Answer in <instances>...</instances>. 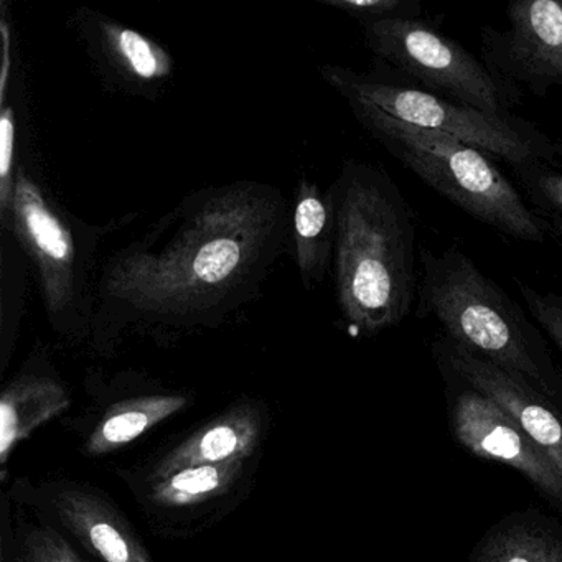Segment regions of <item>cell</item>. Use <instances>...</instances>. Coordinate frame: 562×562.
<instances>
[{
    "label": "cell",
    "mask_w": 562,
    "mask_h": 562,
    "mask_svg": "<svg viewBox=\"0 0 562 562\" xmlns=\"http://www.w3.org/2000/svg\"><path fill=\"white\" fill-rule=\"evenodd\" d=\"M291 248L279 187L236 180L193 190L101 261L88 351L114 358L127 338L170 348L220 330L265 294Z\"/></svg>",
    "instance_id": "cell-1"
},
{
    "label": "cell",
    "mask_w": 562,
    "mask_h": 562,
    "mask_svg": "<svg viewBox=\"0 0 562 562\" xmlns=\"http://www.w3.org/2000/svg\"><path fill=\"white\" fill-rule=\"evenodd\" d=\"M335 203V301L358 337L400 327L417 304V222L404 193L380 164L350 159L328 186Z\"/></svg>",
    "instance_id": "cell-2"
},
{
    "label": "cell",
    "mask_w": 562,
    "mask_h": 562,
    "mask_svg": "<svg viewBox=\"0 0 562 562\" xmlns=\"http://www.w3.org/2000/svg\"><path fill=\"white\" fill-rule=\"evenodd\" d=\"M417 315L442 337L538 391L562 413V371L531 315L467 252L420 248Z\"/></svg>",
    "instance_id": "cell-3"
},
{
    "label": "cell",
    "mask_w": 562,
    "mask_h": 562,
    "mask_svg": "<svg viewBox=\"0 0 562 562\" xmlns=\"http://www.w3.org/2000/svg\"><path fill=\"white\" fill-rule=\"evenodd\" d=\"M126 222H85L58 202L41 173L21 160L11 233L27 256L48 327L67 347L90 345L100 246Z\"/></svg>",
    "instance_id": "cell-4"
},
{
    "label": "cell",
    "mask_w": 562,
    "mask_h": 562,
    "mask_svg": "<svg viewBox=\"0 0 562 562\" xmlns=\"http://www.w3.org/2000/svg\"><path fill=\"white\" fill-rule=\"evenodd\" d=\"M355 121L393 159L465 215L515 241L541 245L548 226L488 154L437 131L348 101Z\"/></svg>",
    "instance_id": "cell-5"
},
{
    "label": "cell",
    "mask_w": 562,
    "mask_h": 562,
    "mask_svg": "<svg viewBox=\"0 0 562 562\" xmlns=\"http://www.w3.org/2000/svg\"><path fill=\"white\" fill-rule=\"evenodd\" d=\"M321 77L345 103L358 101L403 123L456 137L508 164L512 170L532 164L561 166L562 144L538 124L516 114L490 116L417 90L380 70L364 74L344 65L325 64Z\"/></svg>",
    "instance_id": "cell-6"
},
{
    "label": "cell",
    "mask_w": 562,
    "mask_h": 562,
    "mask_svg": "<svg viewBox=\"0 0 562 562\" xmlns=\"http://www.w3.org/2000/svg\"><path fill=\"white\" fill-rule=\"evenodd\" d=\"M378 70L417 90L490 116L513 114L522 94L499 80L459 41L423 19L360 24Z\"/></svg>",
    "instance_id": "cell-7"
},
{
    "label": "cell",
    "mask_w": 562,
    "mask_h": 562,
    "mask_svg": "<svg viewBox=\"0 0 562 562\" xmlns=\"http://www.w3.org/2000/svg\"><path fill=\"white\" fill-rule=\"evenodd\" d=\"M262 453L216 465L176 470L159 479H137L116 470L154 536L202 535L232 515L255 486Z\"/></svg>",
    "instance_id": "cell-8"
},
{
    "label": "cell",
    "mask_w": 562,
    "mask_h": 562,
    "mask_svg": "<svg viewBox=\"0 0 562 562\" xmlns=\"http://www.w3.org/2000/svg\"><path fill=\"white\" fill-rule=\"evenodd\" d=\"M98 562H154L126 513L100 486L70 476H19L4 493Z\"/></svg>",
    "instance_id": "cell-9"
},
{
    "label": "cell",
    "mask_w": 562,
    "mask_h": 562,
    "mask_svg": "<svg viewBox=\"0 0 562 562\" xmlns=\"http://www.w3.org/2000/svg\"><path fill=\"white\" fill-rule=\"evenodd\" d=\"M505 15L506 29L483 31V64L521 94L562 90L561 0H518Z\"/></svg>",
    "instance_id": "cell-10"
},
{
    "label": "cell",
    "mask_w": 562,
    "mask_h": 562,
    "mask_svg": "<svg viewBox=\"0 0 562 562\" xmlns=\"http://www.w3.org/2000/svg\"><path fill=\"white\" fill-rule=\"evenodd\" d=\"M440 370L452 391L450 424L457 442L480 459L503 463L521 473L562 515V475L551 459L495 401L450 371Z\"/></svg>",
    "instance_id": "cell-11"
},
{
    "label": "cell",
    "mask_w": 562,
    "mask_h": 562,
    "mask_svg": "<svg viewBox=\"0 0 562 562\" xmlns=\"http://www.w3.org/2000/svg\"><path fill=\"white\" fill-rule=\"evenodd\" d=\"M68 25L108 90L157 101L176 80L172 52L144 32L90 8L77 9Z\"/></svg>",
    "instance_id": "cell-12"
},
{
    "label": "cell",
    "mask_w": 562,
    "mask_h": 562,
    "mask_svg": "<svg viewBox=\"0 0 562 562\" xmlns=\"http://www.w3.org/2000/svg\"><path fill=\"white\" fill-rule=\"evenodd\" d=\"M269 427L268 403L259 397L241 396L149 462L120 470L137 479H159L190 467L249 459L262 453Z\"/></svg>",
    "instance_id": "cell-13"
},
{
    "label": "cell",
    "mask_w": 562,
    "mask_h": 562,
    "mask_svg": "<svg viewBox=\"0 0 562 562\" xmlns=\"http://www.w3.org/2000/svg\"><path fill=\"white\" fill-rule=\"evenodd\" d=\"M440 368L502 406L562 475V413L538 391L505 371L440 338L434 345Z\"/></svg>",
    "instance_id": "cell-14"
},
{
    "label": "cell",
    "mask_w": 562,
    "mask_h": 562,
    "mask_svg": "<svg viewBox=\"0 0 562 562\" xmlns=\"http://www.w3.org/2000/svg\"><path fill=\"white\" fill-rule=\"evenodd\" d=\"M74 403L71 387L50 353L35 344L18 373L0 393V475L5 482L9 462L22 442L42 426L64 416Z\"/></svg>",
    "instance_id": "cell-15"
},
{
    "label": "cell",
    "mask_w": 562,
    "mask_h": 562,
    "mask_svg": "<svg viewBox=\"0 0 562 562\" xmlns=\"http://www.w3.org/2000/svg\"><path fill=\"white\" fill-rule=\"evenodd\" d=\"M196 393L170 390L149 380L144 390L124 393L100 407L87 429L81 430L80 452L88 459L110 456L131 446L159 424L195 404Z\"/></svg>",
    "instance_id": "cell-16"
},
{
    "label": "cell",
    "mask_w": 562,
    "mask_h": 562,
    "mask_svg": "<svg viewBox=\"0 0 562 562\" xmlns=\"http://www.w3.org/2000/svg\"><path fill=\"white\" fill-rule=\"evenodd\" d=\"M335 203L330 189L301 176L291 202V251L305 291L322 285L334 265Z\"/></svg>",
    "instance_id": "cell-17"
},
{
    "label": "cell",
    "mask_w": 562,
    "mask_h": 562,
    "mask_svg": "<svg viewBox=\"0 0 562 562\" xmlns=\"http://www.w3.org/2000/svg\"><path fill=\"white\" fill-rule=\"evenodd\" d=\"M469 562H562V525L535 509L513 513L480 538Z\"/></svg>",
    "instance_id": "cell-18"
},
{
    "label": "cell",
    "mask_w": 562,
    "mask_h": 562,
    "mask_svg": "<svg viewBox=\"0 0 562 562\" xmlns=\"http://www.w3.org/2000/svg\"><path fill=\"white\" fill-rule=\"evenodd\" d=\"M5 496V495H4ZM0 562H98L44 519L2 502Z\"/></svg>",
    "instance_id": "cell-19"
},
{
    "label": "cell",
    "mask_w": 562,
    "mask_h": 562,
    "mask_svg": "<svg viewBox=\"0 0 562 562\" xmlns=\"http://www.w3.org/2000/svg\"><path fill=\"white\" fill-rule=\"evenodd\" d=\"M31 265L11 232H0V376L18 347L27 312Z\"/></svg>",
    "instance_id": "cell-20"
},
{
    "label": "cell",
    "mask_w": 562,
    "mask_h": 562,
    "mask_svg": "<svg viewBox=\"0 0 562 562\" xmlns=\"http://www.w3.org/2000/svg\"><path fill=\"white\" fill-rule=\"evenodd\" d=\"M18 91L0 103V232H11L19 157Z\"/></svg>",
    "instance_id": "cell-21"
},
{
    "label": "cell",
    "mask_w": 562,
    "mask_h": 562,
    "mask_svg": "<svg viewBox=\"0 0 562 562\" xmlns=\"http://www.w3.org/2000/svg\"><path fill=\"white\" fill-rule=\"evenodd\" d=\"M519 190L539 216L562 220V169L548 164H532L513 170Z\"/></svg>",
    "instance_id": "cell-22"
},
{
    "label": "cell",
    "mask_w": 562,
    "mask_h": 562,
    "mask_svg": "<svg viewBox=\"0 0 562 562\" xmlns=\"http://www.w3.org/2000/svg\"><path fill=\"white\" fill-rule=\"evenodd\" d=\"M335 11L344 12L358 24L390 21V19H420L423 4L417 0H317Z\"/></svg>",
    "instance_id": "cell-23"
},
{
    "label": "cell",
    "mask_w": 562,
    "mask_h": 562,
    "mask_svg": "<svg viewBox=\"0 0 562 562\" xmlns=\"http://www.w3.org/2000/svg\"><path fill=\"white\" fill-rule=\"evenodd\" d=\"M515 284L532 321L562 355V295L552 291H539L525 282L515 281Z\"/></svg>",
    "instance_id": "cell-24"
},
{
    "label": "cell",
    "mask_w": 562,
    "mask_h": 562,
    "mask_svg": "<svg viewBox=\"0 0 562 562\" xmlns=\"http://www.w3.org/2000/svg\"><path fill=\"white\" fill-rule=\"evenodd\" d=\"M542 220H544L546 226H548V235L558 239L562 245V220L554 218V216H542Z\"/></svg>",
    "instance_id": "cell-25"
},
{
    "label": "cell",
    "mask_w": 562,
    "mask_h": 562,
    "mask_svg": "<svg viewBox=\"0 0 562 562\" xmlns=\"http://www.w3.org/2000/svg\"><path fill=\"white\" fill-rule=\"evenodd\" d=\"M559 167H561V169H562V162H561V166H559Z\"/></svg>",
    "instance_id": "cell-26"
}]
</instances>
